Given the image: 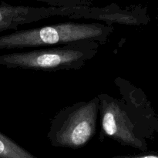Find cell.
<instances>
[{
    "instance_id": "cell-1",
    "label": "cell",
    "mask_w": 158,
    "mask_h": 158,
    "mask_svg": "<svg viewBox=\"0 0 158 158\" xmlns=\"http://www.w3.org/2000/svg\"><path fill=\"white\" fill-rule=\"evenodd\" d=\"M120 91V97L106 94L97 95L100 100V140L110 138L122 146L141 151L148 150L143 128L147 119L143 99L140 91L121 77L114 80Z\"/></svg>"
},
{
    "instance_id": "cell-9",
    "label": "cell",
    "mask_w": 158,
    "mask_h": 158,
    "mask_svg": "<svg viewBox=\"0 0 158 158\" xmlns=\"http://www.w3.org/2000/svg\"><path fill=\"white\" fill-rule=\"evenodd\" d=\"M112 158H158L157 154H138V155H118Z\"/></svg>"
},
{
    "instance_id": "cell-2",
    "label": "cell",
    "mask_w": 158,
    "mask_h": 158,
    "mask_svg": "<svg viewBox=\"0 0 158 158\" xmlns=\"http://www.w3.org/2000/svg\"><path fill=\"white\" fill-rule=\"evenodd\" d=\"M114 28L103 23H56L33 29L16 30L0 36V49H37L61 46L81 40L106 43Z\"/></svg>"
},
{
    "instance_id": "cell-4",
    "label": "cell",
    "mask_w": 158,
    "mask_h": 158,
    "mask_svg": "<svg viewBox=\"0 0 158 158\" xmlns=\"http://www.w3.org/2000/svg\"><path fill=\"white\" fill-rule=\"evenodd\" d=\"M98 97L60 110L51 120L47 139L55 148L79 149L95 136L100 117Z\"/></svg>"
},
{
    "instance_id": "cell-7",
    "label": "cell",
    "mask_w": 158,
    "mask_h": 158,
    "mask_svg": "<svg viewBox=\"0 0 158 158\" xmlns=\"http://www.w3.org/2000/svg\"><path fill=\"white\" fill-rule=\"evenodd\" d=\"M0 158H38L0 132Z\"/></svg>"
},
{
    "instance_id": "cell-8",
    "label": "cell",
    "mask_w": 158,
    "mask_h": 158,
    "mask_svg": "<svg viewBox=\"0 0 158 158\" xmlns=\"http://www.w3.org/2000/svg\"><path fill=\"white\" fill-rule=\"evenodd\" d=\"M44 2L49 7L71 8L77 6H90L92 0H35Z\"/></svg>"
},
{
    "instance_id": "cell-3",
    "label": "cell",
    "mask_w": 158,
    "mask_h": 158,
    "mask_svg": "<svg viewBox=\"0 0 158 158\" xmlns=\"http://www.w3.org/2000/svg\"><path fill=\"white\" fill-rule=\"evenodd\" d=\"M100 43L81 40L61 46L37 48L0 55V66L8 69L53 72L80 69L96 56Z\"/></svg>"
},
{
    "instance_id": "cell-5",
    "label": "cell",
    "mask_w": 158,
    "mask_h": 158,
    "mask_svg": "<svg viewBox=\"0 0 158 158\" xmlns=\"http://www.w3.org/2000/svg\"><path fill=\"white\" fill-rule=\"evenodd\" d=\"M63 16L69 19H86L103 22L106 24L114 23L131 26L146 24L148 18L141 9H123L117 5H110L103 8L91 6L63 8Z\"/></svg>"
},
{
    "instance_id": "cell-6",
    "label": "cell",
    "mask_w": 158,
    "mask_h": 158,
    "mask_svg": "<svg viewBox=\"0 0 158 158\" xmlns=\"http://www.w3.org/2000/svg\"><path fill=\"white\" fill-rule=\"evenodd\" d=\"M61 15V9L54 7H32L0 4V32L18 30L19 26L38 22L51 16Z\"/></svg>"
}]
</instances>
